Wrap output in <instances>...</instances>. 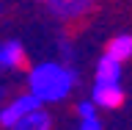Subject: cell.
Returning a JSON list of instances; mask_svg holds the SVG:
<instances>
[{
  "instance_id": "cell-1",
  "label": "cell",
  "mask_w": 132,
  "mask_h": 130,
  "mask_svg": "<svg viewBox=\"0 0 132 130\" xmlns=\"http://www.w3.org/2000/svg\"><path fill=\"white\" fill-rule=\"evenodd\" d=\"M72 89H74V72L58 61L39 64L28 75V91L39 102H61L72 94Z\"/></svg>"
},
{
  "instance_id": "cell-2",
  "label": "cell",
  "mask_w": 132,
  "mask_h": 130,
  "mask_svg": "<svg viewBox=\"0 0 132 130\" xmlns=\"http://www.w3.org/2000/svg\"><path fill=\"white\" fill-rule=\"evenodd\" d=\"M39 105L41 102L33 97L30 91H28V94H19V97H14L8 105L0 108V125H3V127H11L19 116H25L28 111H33V108H39Z\"/></svg>"
},
{
  "instance_id": "cell-3",
  "label": "cell",
  "mask_w": 132,
  "mask_h": 130,
  "mask_svg": "<svg viewBox=\"0 0 132 130\" xmlns=\"http://www.w3.org/2000/svg\"><path fill=\"white\" fill-rule=\"evenodd\" d=\"M94 105L99 108H118L124 102L121 83H94Z\"/></svg>"
},
{
  "instance_id": "cell-4",
  "label": "cell",
  "mask_w": 132,
  "mask_h": 130,
  "mask_svg": "<svg viewBox=\"0 0 132 130\" xmlns=\"http://www.w3.org/2000/svg\"><path fill=\"white\" fill-rule=\"evenodd\" d=\"M50 127H52V119H50V114L41 105L28 111L25 116H19V119L11 125V130H50Z\"/></svg>"
},
{
  "instance_id": "cell-5",
  "label": "cell",
  "mask_w": 132,
  "mask_h": 130,
  "mask_svg": "<svg viewBox=\"0 0 132 130\" xmlns=\"http://www.w3.org/2000/svg\"><path fill=\"white\" fill-rule=\"evenodd\" d=\"M25 64V47L19 42H0V69H16Z\"/></svg>"
},
{
  "instance_id": "cell-6",
  "label": "cell",
  "mask_w": 132,
  "mask_h": 130,
  "mask_svg": "<svg viewBox=\"0 0 132 130\" xmlns=\"http://www.w3.org/2000/svg\"><path fill=\"white\" fill-rule=\"evenodd\" d=\"M52 3V11L63 19H77L91 8V0H50Z\"/></svg>"
},
{
  "instance_id": "cell-7",
  "label": "cell",
  "mask_w": 132,
  "mask_h": 130,
  "mask_svg": "<svg viewBox=\"0 0 132 130\" xmlns=\"http://www.w3.org/2000/svg\"><path fill=\"white\" fill-rule=\"evenodd\" d=\"M121 80V64L110 56H102L96 64V83H118Z\"/></svg>"
},
{
  "instance_id": "cell-8",
  "label": "cell",
  "mask_w": 132,
  "mask_h": 130,
  "mask_svg": "<svg viewBox=\"0 0 132 130\" xmlns=\"http://www.w3.org/2000/svg\"><path fill=\"white\" fill-rule=\"evenodd\" d=\"M105 56L116 58L118 64H124L127 58H132V36L129 33H121V36H116L110 44H107V53Z\"/></svg>"
},
{
  "instance_id": "cell-9",
  "label": "cell",
  "mask_w": 132,
  "mask_h": 130,
  "mask_svg": "<svg viewBox=\"0 0 132 130\" xmlns=\"http://www.w3.org/2000/svg\"><path fill=\"white\" fill-rule=\"evenodd\" d=\"M80 130H102V122L94 116H80Z\"/></svg>"
},
{
  "instance_id": "cell-10",
  "label": "cell",
  "mask_w": 132,
  "mask_h": 130,
  "mask_svg": "<svg viewBox=\"0 0 132 130\" xmlns=\"http://www.w3.org/2000/svg\"><path fill=\"white\" fill-rule=\"evenodd\" d=\"M77 114L80 116H94L96 114V105H94V102H80V105H77Z\"/></svg>"
}]
</instances>
